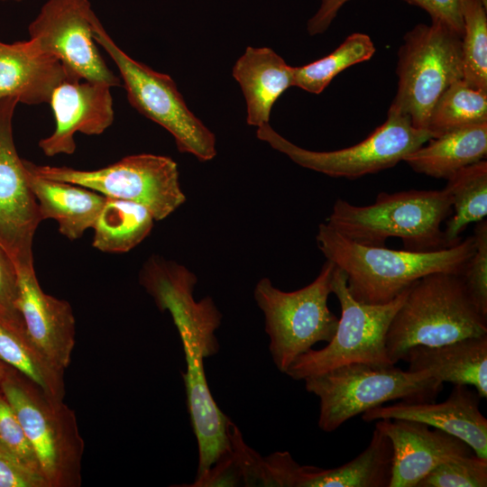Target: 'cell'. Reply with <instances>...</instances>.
<instances>
[{
	"instance_id": "6da1fadb",
	"label": "cell",
	"mask_w": 487,
	"mask_h": 487,
	"mask_svg": "<svg viewBox=\"0 0 487 487\" xmlns=\"http://www.w3.org/2000/svg\"><path fill=\"white\" fill-rule=\"evenodd\" d=\"M316 241L326 260L345 274L353 298L365 304L388 303L431 273L461 275L475 249L473 235L450 247L428 252L364 245L326 223L319 225Z\"/></svg>"
},
{
	"instance_id": "7a4b0ae2",
	"label": "cell",
	"mask_w": 487,
	"mask_h": 487,
	"mask_svg": "<svg viewBox=\"0 0 487 487\" xmlns=\"http://www.w3.org/2000/svg\"><path fill=\"white\" fill-rule=\"evenodd\" d=\"M451 213V200L444 188L411 189L381 192L368 206L338 198L326 224L361 244L385 246L388 238L396 237L406 250L428 252L447 247L441 225Z\"/></svg>"
},
{
	"instance_id": "3957f363",
	"label": "cell",
	"mask_w": 487,
	"mask_h": 487,
	"mask_svg": "<svg viewBox=\"0 0 487 487\" xmlns=\"http://www.w3.org/2000/svg\"><path fill=\"white\" fill-rule=\"evenodd\" d=\"M487 334V317L472 302L460 275L435 272L411 285L388 328L391 364L416 345L439 346Z\"/></svg>"
},
{
	"instance_id": "277c9868",
	"label": "cell",
	"mask_w": 487,
	"mask_h": 487,
	"mask_svg": "<svg viewBox=\"0 0 487 487\" xmlns=\"http://www.w3.org/2000/svg\"><path fill=\"white\" fill-rule=\"evenodd\" d=\"M319 399L318 427L333 432L350 418L392 400L435 401L443 382L427 371L351 363L303 380Z\"/></svg>"
},
{
	"instance_id": "5b68a950",
	"label": "cell",
	"mask_w": 487,
	"mask_h": 487,
	"mask_svg": "<svg viewBox=\"0 0 487 487\" xmlns=\"http://www.w3.org/2000/svg\"><path fill=\"white\" fill-rule=\"evenodd\" d=\"M0 391L21 423L49 487L78 486L84 442L74 412L8 365Z\"/></svg>"
},
{
	"instance_id": "8992f818",
	"label": "cell",
	"mask_w": 487,
	"mask_h": 487,
	"mask_svg": "<svg viewBox=\"0 0 487 487\" xmlns=\"http://www.w3.org/2000/svg\"><path fill=\"white\" fill-rule=\"evenodd\" d=\"M335 267L326 260L311 283L294 291L275 288L268 278L257 282L254 299L264 315L269 350L280 372L285 373L299 355L335 335L339 318L327 306Z\"/></svg>"
},
{
	"instance_id": "52a82bcc",
	"label": "cell",
	"mask_w": 487,
	"mask_h": 487,
	"mask_svg": "<svg viewBox=\"0 0 487 487\" xmlns=\"http://www.w3.org/2000/svg\"><path fill=\"white\" fill-rule=\"evenodd\" d=\"M409 288L385 304L362 303L353 298L345 274L335 266L331 289L339 301L341 317L335 335L324 348H311L299 355L285 374L300 381L351 363L394 365L388 357L386 335Z\"/></svg>"
},
{
	"instance_id": "ba28073f",
	"label": "cell",
	"mask_w": 487,
	"mask_h": 487,
	"mask_svg": "<svg viewBox=\"0 0 487 487\" xmlns=\"http://www.w3.org/2000/svg\"><path fill=\"white\" fill-rule=\"evenodd\" d=\"M396 73L397 93L390 109L427 129L441 94L463 78L462 36L437 22L415 25L398 51Z\"/></svg>"
},
{
	"instance_id": "9c48e42d",
	"label": "cell",
	"mask_w": 487,
	"mask_h": 487,
	"mask_svg": "<svg viewBox=\"0 0 487 487\" xmlns=\"http://www.w3.org/2000/svg\"><path fill=\"white\" fill-rule=\"evenodd\" d=\"M93 37L116 65L130 105L140 114L165 128L180 152L201 161L216 155L215 134L188 109L175 81L126 54L96 16Z\"/></svg>"
},
{
	"instance_id": "30bf717a",
	"label": "cell",
	"mask_w": 487,
	"mask_h": 487,
	"mask_svg": "<svg viewBox=\"0 0 487 487\" xmlns=\"http://www.w3.org/2000/svg\"><path fill=\"white\" fill-rule=\"evenodd\" d=\"M23 164L39 176L76 184L106 198L140 204L151 212L155 221L166 218L186 201L178 165L167 156L130 155L93 170L36 165L27 161Z\"/></svg>"
},
{
	"instance_id": "8fae6325",
	"label": "cell",
	"mask_w": 487,
	"mask_h": 487,
	"mask_svg": "<svg viewBox=\"0 0 487 487\" xmlns=\"http://www.w3.org/2000/svg\"><path fill=\"white\" fill-rule=\"evenodd\" d=\"M256 133L301 167L350 179L394 167L433 138L427 129L415 127L407 115L390 108L386 121L364 140L331 152L301 148L279 134L269 123L259 126Z\"/></svg>"
},
{
	"instance_id": "7c38bea8",
	"label": "cell",
	"mask_w": 487,
	"mask_h": 487,
	"mask_svg": "<svg viewBox=\"0 0 487 487\" xmlns=\"http://www.w3.org/2000/svg\"><path fill=\"white\" fill-rule=\"evenodd\" d=\"M96 16L89 0H47L28 27L29 39L59 60L71 76L121 86L94 40Z\"/></svg>"
},
{
	"instance_id": "4fadbf2b",
	"label": "cell",
	"mask_w": 487,
	"mask_h": 487,
	"mask_svg": "<svg viewBox=\"0 0 487 487\" xmlns=\"http://www.w3.org/2000/svg\"><path fill=\"white\" fill-rule=\"evenodd\" d=\"M16 98L0 100V245L15 266H32V239L42 221L15 150L12 122Z\"/></svg>"
},
{
	"instance_id": "5bb4252c",
	"label": "cell",
	"mask_w": 487,
	"mask_h": 487,
	"mask_svg": "<svg viewBox=\"0 0 487 487\" xmlns=\"http://www.w3.org/2000/svg\"><path fill=\"white\" fill-rule=\"evenodd\" d=\"M186 360L183 373L187 404L198 446V466L195 482L230 449L228 418L216 405L207 384L204 359L219 349L216 335L197 326L177 328Z\"/></svg>"
},
{
	"instance_id": "9a60e30c",
	"label": "cell",
	"mask_w": 487,
	"mask_h": 487,
	"mask_svg": "<svg viewBox=\"0 0 487 487\" xmlns=\"http://www.w3.org/2000/svg\"><path fill=\"white\" fill-rule=\"evenodd\" d=\"M392 461L391 441L376 427L367 447L336 468L300 465L289 452L268 455L276 487H389Z\"/></svg>"
},
{
	"instance_id": "2e32d148",
	"label": "cell",
	"mask_w": 487,
	"mask_h": 487,
	"mask_svg": "<svg viewBox=\"0 0 487 487\" xmlns=\"http://www.w3.org/2000/svg\"><path fill=\"white\" fill-rule=\"evenodd\" d=\"M112 87L95 81L69 77L52 92L50 99L54 119L53 133L39 142L42 152L52 157L72 154L76 150L74 135L103 133L114 122Z\"/></svg>"
},
{
	"instance_id": "e0dca14e",
	"label": "cell",
	"mask_w": 487,
	"mask_h": 487,
	"mask_svg": "<svg viewBox=\"0 0 487 487\" xmlns=\"http://www.w3.org/2000/svg\"><path fill=\"white\" fill-rule=\"evenodd\" d=\"M477 391L467 385L454 384L442 402L400 400L381 405L362 414L366 422L407 419L443 430L465 442L479 457L487 459V419L480 410Z\"/></svg>"
},
{
	"instance_id": "ac0fdd59",
	"label": "cell",
	"mask_w": 487,
	"mask_h": 487,
	"mask_svg": "<svg viewBox=\"0 0 487 487\" xmlns=\"http://www.w3.org/2000/svg\"><path fill=\"white\" fill-rule=\"evenodd\" d=\"M391 441L393 461L389 487H417L437 465L473 454L463 440L443 430L407 419H379L375 425Z\"/></svg>"
},
{
	"instance_id": "d6986e66",
	"label": "cell",
	"mask_w": 487,
	"mask_h": 487,
	"mask_svg": "<svg viewBox=\"0 0 487 487\" xmlns=\"http://www.w3.org/2000/svg\"><path fill=\"white\" fill-rule=\"evenodd\" d=\"M15 266V265H14ZM18 308L26 331L43 354L60 370L70 363L75 345V318L69 302L41 289L32 266H15Z\"/></svg>"
},
{
	"instance_id": "ffe728a7",
	"label": "cell",
	"mask_w": 487,
	"mask_h": 487,
	"mask_svg": "<svg viewBox=\"0 0 487 487\" xmlns=\"http://www.w3.org/2000/svg\"><path fill=\"white\" fill-rule=\"evenodd\" d=\"M69 77L73 76L59 60L32 40L0 41V100L13 97L29 106L49 104L53 90Z\"/></svg>"
},
{
	"instance_id": "44dd1931",
	"label": "cell",
	"mask_w": 487,
	"mask_h": 487,
	"mask_svg": "<svg viewBox=\"0 0 487 487\" xmlns=\"http://www.w3.org/2000/svg\"><path fill=\"white\" fill-rule=\"evenodd\" d=\"M401 360L409 371H427L443 383L471 386L487 398V334L439 346L416 345Z\"/></svg>"
},
{
	"instance_id": "7402d4cb",
	"label": "cell",
	"mask_w": 487,
	"mask_h": 487,
	"mask_svg": "<svg viewBox=\"0 0 487 487\" xmlns=\"http://www.w3.org/2000/svg\"><path fill=\"white\" fill-rule=\"evenodd\" d=\"M247 105V124H268L276 100L293 86L294 67L270 48L247 47L233 68Z\"/></svg>"
},
{
	"instance_id": "603a6c76",
	"label": "cell",
	"mask_w": 487,
	"mask_h": 487,
	"mask_svg": "<svg viewBox=\"0 0 487 487\" xmlns=\"http://www.w3.org/2000/svg\"><path fill=\"white\" fill-rule=\"evenodd\" d=\"M25 170L41 220H56L60 234L70 240L81 237L93 227L105 204V196L76 184L39 176L26 167Z\"/></svg>"
},
{
	"instance_id": "cb8c5ba5",
	"label": "cell",
	"mask_w": 487,
	"mask_h": 487,
	"mask_svg": "<svg viewBox=\"0 0 487 487\" xmlns=\"http://www.w3.org/2000/svg\"><path fill=\"white\" fill-rule=\"evenodd\" d=\"M486 154L487 123H483L431 138L403 161L418 173L447 179L461 169L484 160Z\"/></svg>"
},
{
	"instance_id": "d4e9b609",
	"label": "cell",
	"mask_w": 487,
	"mask_h": 487,
	"mask_svg": "<svg viewBox=\"0 0 487 487\" xmlns=\"http://www.w3.org/2000/svg\"><path fill=\"white\" fill-rule=\"evenodd\" d=\"M154 218L143 206L106 198L94 225L93 246L106 253H126L151 232Z\"/></svg>"
},
{
	"instance_id": "484cf974",
	"label": "cell",
	"mask_w": 487,
	"mask_h": 487,
	"mask_svg": "<svg viewBox=\"0 0 487 487\" xmlns=\"http://www.w3.org/2000/svg\"><path fill=\"white\" fill-rule=\"evenodd\" d=\"M444 189L455 213L446 220L443 229L447 247L459 243L467 225L487 216V161L482 160L466 166L449 179Z\"/></svg>"
},
{
	"instance_id": "4316f807",
	"label": "cell",
	"mask_w": 487,
	"mask_h": 487,
	"mask_svg": "<svg viewBox=\"0 0 487 487\" xmlns=\"http://www.w3.org/2000/svg\"><path fill=\"white\" fill-rule=\"evenodd\" d=\"M0 361L36 383L48 395L63 400L64 371L43 354L26 329L0 322Z\"/></svg>"
},
{
	"instance_id": "83f0119b",
	"label": "cell",
	"mask_w": 487,
	"mask_h": 487,
	"mask_svg": "<svg viewBox=\"0 0 487 487\" xmlns=\"http://www.w3.org/2000/svg\"><path fill=\"white\" fill-rule=\"evenodd\" d=\"M487 123V91L463 78L451 84L433 106L427 129L433 138L458 128Z\"/></svg>"
},
{
	"instance_id": "f1b7e54d",
	"label": "cell",
	"mask_w": 487,
	"mask_h": 487,
	"mask_svg": "<svg viewBox=\"0 0 487 487\" xmlns=\"http://www.w3.org/2000/svg\"><path fill=\"white\" fill-rule=\"evenodd\" d=\"M375 51L369 35L354 32L328 55L307 65L294 67L293 86L312 94H320L340 72L369 60Z\"/></svg>"
},
{
	"instance_id": "f546056e",
	"label": "cell",
	"mask_w": 487,
	"mask_h": 487,
	"mask_svg": "<svg viewBox=\"0 0 487 487\" xmlns=\"http://www.w3.org/2000/svg\"><path fill=\"white\" fill-rule=\"evenodd\" d=\"M463 79L487 91V15L480 0H463Z\"/></svg>"
},
{
	"instance_id": "4dcf8cb0",
	"label": "cell",
	"mask_w": 487,
	"mask_h": 487,
	"mask_svg": "<svg viewBox=\"0 0 487 487\" xmlns=\"http://www.w3.org/2000/svg\"><path fill=\"white\" fill-rule=\"evenodd\" d=\"M487 459L474 453L440 464L417 487H486Z\"/></svg>"
},
{
	"instance_id": "1f68e13d",
	"label": "cell",
	"mask_w": 487,
	"mask_h": 487,
	"mask_svg": "<svg viewBox=\"0 0 487 487\" xmlns=\"http://www.w3.org/2000/svg\"><path fill=\"white\" fill-rule=\"evenodd\" d=\"M474 253L460 275L477 310L487 317V221L476 223L473 230Z\"/></svg>"
},
{
	"instance_id": "d6a6232c",
	"label": "cell",
	"mask_w": 487,
	"mask_h": 487,
	"mask_svg": "<svg viewBox=\"0 0 487 487\" xmlns=\"http://www.w3.org/2000/svg\"><path fill=\"white\" fill-rule=\"evenodd\" d=\"M0 446L25 466L42 474L35 452L13 408L1 391Z\"/></svg>"
},
{
	"instance_id": "836d02e7",
	"label": "cell",
	"mask_w": 487,
	"mask_h": 487,
	"mask_svg": "<svg viewBox=\"0 0 487 487\" xmlns=\"http://www.w3.org/2000/svg\"><path fill=\"white\" fill-rule=\"evenodd\" d=\"M19 284L15 266L0 245V322L26 329L18 308Z\"/></svg>"
},
{
	"instance_id": "e575fe53",
	"label": "cell",
	"mask_w": 487,
	"mask_h": 487,
	"mask_svg": "<svg viewBox=\"0 0 487 487\" xmlns=\"http://www.w3.org/2000/svg\"><path fill=\"white\" fill-rule=\"evenodd\" d=\"M0 487H49L42 474L36 473L0 446Z\"/></svg>"
},
{
	"instance_id": "d590c367",
	"label": "cell",
	"mask_w": 487,
	"mask_h": 487,
	"mask_svg": "<svg viewBox=\"0 0 487 487\" xmlns=\"http://www.w3.org/2000/svg\"><path fill=\"white\" fill-rule=\"evenodd\" d=\"M426 11L432 22L440 23L463 35V0H403Z\"/></svg>"
},
{
	"instance_id": "8d00e7d4",
	"label": "cell",
	"mask_w": 487,
	"mask_h": 487,
	"mask_svg": "<svg viewBox=\"0 0 487 487\" xmlns=\"http://www.w3.org/2000/svg\"><path fill=\"white\" fill-rule=\"evenodd\" d=\"M350 0H321L317 13L308 22L310 35L325 32L330 26L340 9Z\"/></svg>"
},
{
	"instance_id": "74e56055",
	"label": "cell",
	"mask_w": 487,
	"mask_h": 487,
	"mask_svg": "<svg viewBox=\"0 0 487 487\" xmlns=\"http://www.w3.org/2000/svg\"><path fill=\"white\" fill-rule=\"evenodd\" d=\"M6 367L7 365L0 361V381L5 372Z\"/></svg>"
},
{
	"instance_id": "f35d334b",
	"label": "cell",
	"mask_w": 487,
	"mask_h": 487,
	"mask_svg": "<svg viewBox=\"0 0 487 487\" xmlns=\"http://www.w3.org/2000/svg\"><path fill=\"white\" fill-rule=\"evenodd\" d=\"M487 7V0H480Z\"/></svg>"
},
{
	"instance_id": "ab89813d",
	"label": "cell",
	"mask_w": 487,
	"mask_h": 487,
	"mask_svg": "<svg viewBox=\"0 0 487 487\" xmlns=\"http://www.w3.org/2000/svg\"><path fill=\"white\" fill-rule=\"evenodd\" d=\"M0 1H4V2H6V1L20 2V1H23V0H0Z\"/></svg>"
}]
</instances>
